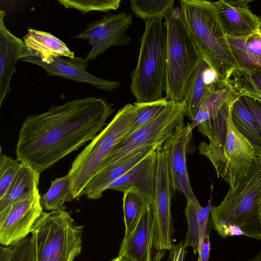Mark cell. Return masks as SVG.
Masks as SVG:
<instances>
[{
  "instance_id": "6da1fadb",
  "label": "cell",
  "mask_w": 261,
  "mask_h": 261,
  "mask_svg": "<svg viewBox=\"0 0 261 261\" xmlns=\"http://www.w3.org/2000/svg\"><path fill=\"white\" fill-rule=\"evenodd\" d=\"M114 112L105 99L87 97L29 116L19 132L16 159L41 173L93 140Z\"/></svg>"
},
{
  "instance_id": "7a4b0ae2",
  "label": "cell",
  "mask_w": 261,
  "mask_h": 261,
  "mask_svg": "<svg viewBox=\"0 0 261 261\" xmlns=\"http://www.w3.org/2000/svg\"><path fill=\"white\" fill-rule=\"evenodd\" d=\"M239 96L240 94L233 90L219 113L197 126L199 132L208 139V143L200 142V154L210 160L217 176L227 182L230 187L247 174L256 152L231 119V107Z\"/></svg>"
},
{
  "instance_id": "3957f363",
  "label": "cell",
  "mask_w": 261,
  "mask_h": 261,
  "mask_svg": "<svg viewBox=\"0 0 261 261\" xmlns=\"http://www.w3.org/2000/svg\"><path fill=\"white\" fill-rule=\"evenodd\" d=\"M210 215L214 228L223 238L244 236L261 240V151L255 152L247 174L212 207Z\"/></svg>"
},
{
  "instance_id": "277c9868",
  "label": "cell",
  "mask_w": 261,
  "mask_h": 261,
  "mask_svg": "<svg viewBox=\"0 0 261 261\" xmlns=\"http://www.w3.org/2000/svg\"><path fill=\"white\" fill-rule=\"evenodd\" d=\"M180 8L188 33L203 60L226 83L239 68L228 38L212 2L180 0Z\"/></svg>"
},
{
  "instance_id": "5b68a950",
  "label": "cell",
  "mask_w": 261,
  "mask_h": 261,
  "mask_svg": "<svg viewBox=\"0 0 261 261\" xmlns=\"http://www.w3.org/2000/svg\"><path fill=\"white\" fill-rule=\"evenodd\" d=\"M162 18L145 22L136 67L131 74L130 91L137 102L162 99L167 80V36Z\"/></svg>"
},
{
  "instance_id": "8992f818",
  "label": "cell",
  "mask_w": 261,
  "mask_h": 261,
  "mask_svg": "<svg viewBox=\"0 0 261 261\" xmlns=\"http://www.w3.org/2000/svg\"><path fill=\"white\" fill-rule=\"evenodd\" d=\"M167 36L166 98L185 101L191 76L203 59L187 31L180 7H173L164 17Z\"/></svg>"
},
{
  "instance_id": "52a82bcc",
  "label": "cell",
  "mask_w": 261,
  "mask_h": 261,
  "mask_svg": "<svg viewBox=\"0 0 261 261\" xmlns=\"http://www.w3.org/2000/svg\"><path fill=\"white\" fill-rule=\"evenodd\" d=\"M136 114L134 104L124 106L77 155L68 173L74 199L79 200L83 196L86 186L100 170L105 159L121 141Z\"/></svg>"
},
{
  "instance_id": "ba28073f",
  "label": "cell",
  "mask_w": 261,
  "mask_h": 261,
  "mask_svg": "<svg viewBox=\"0 0 261 261\" xmlns=\"http://www.w3.org/2000/svg\"><path fill=\"white\" fill-rule=\"evenodd\" d=\"M83 227L74 223L64 207L43 212L31 232L38 261H73L81 252Z\"/></svg>"
},
{
  "instance_id": "9c48e42d",
  "label": "cell",
  "mask_w": 261,
  "mask_h": 261,
  "mask_svg": "<svg viewBox=\"0 0 261 261\" xmlns=\"http://www.w3.org/2000/svg\"><path fill=\"white\" fill-rule=\"evenodd\" d=\"M185 116H186L185 101H169L164 109L151 121L128 139L120 141L115 145L103 161L100 170L125 160L142 148L163 145L177 127L184 123Z\"/></svg>"
},
{
  "instance_id": "30bf717a",
  "label": "cell",
  "mask_w": 261,
  "mask_h": 261,
  "mask_svg": "<svg viewBox=\"0 0 261 261\" xmlns=\"http://www.w3.org/2000/svg\"><path fill=\"white\" fill-rule=\"evenodd\" d=\"M152 206L154 221V248L158 251L171 250L173 246V222L171 200L173 189L170 179L166 151L163 145L157 149Z\"/></svg>"
},
{
  "instance_id": "8fae6325",
  "label": "cell",
  "mask_w": 261,
  "mask_h": 261,
  "mask_svg": "<svg viewBox=\"0 0 261 261\" xmlns=\"http://www.w3.org/2000/svg\"><path fill=\"white\" fill-rule=\"evenodd\" d=\"M133 15L121 12L105 15L100 20L89 23L80 34L74 37L88 41L92 47L85 59L95 60L111 46L128 45L130 38L126 32L133 22Z\"/></svg>"
},
{
  "instance_id": "7c38bea8",
  "label": "cell",
  "mask_w": 261,
  "mask_h": 261,
  "mask_svg": "<svg viewBox=\"0 0 261 261\" xmlns=\"http://www.w3.org/2000/svg\"><path fill=\"white\" fill-rule=\"evenodd\" d=\"M37 188L26 198L0 212V243L4 246L27 238L43 213Z\"/></svg>"
},
{
  "instance_id": "4fadbf2b",
  "label": "cell",
  "mask_w": 261,
  "mask_h": 261,
  "mask_svg": "<svg viewBox=\"0 0 261 261\" xmlns=\"http://www.w3.org/2000/svg\"><path fill=\"white\" fill-rule=\"evenodd\" d=\"M20 60L41 66L48 75H57L76 82L87 83L106 91H111L121 86L120 82L106 80L88 72L86 69L88 61L82 57L68 59L50 57L42 59L23 54Z\"/></svg>"
},
{
  "instance_id": "5bb4252c",
  "label": "cell",
  "mask_w": 261,
  "mask_h": 261,
  "mask_svg": "<svg viewBox=\"0 0 261 261\" xmlns=\"http://www.w3.org/2000/svg\"><path fill=\"white\" fill-rule=\"evenodd\" d=\"M192 131L189 123L185 126L183 123L163 144L166 151L173 190L181 192L187 200L194 193L187 167V154L192 138Z\"/></svg>"
},
{
  "instance_id": "9a60e30c",
  "label": "cell",
  "mask_w": 261,
  "mask_h": 261,
  "mask_svg": "<svg viewBox=\"0 0 261 261\" xmlns=\"http://www.w3.org/2000/svg\"><path fill=\"white\" fill-rule=\"evenodd\" d=\"M154 221L152 206L147 204L134 229L124 236L118 255L132 261L161 260L165 251L154 248Z\"/></svg>"
},
{
  "instance_id": "2e32d148",
  "label": "cell",
  "mask_w": 261,
  "mask_h": 261,
  "mask_svg": "<svg viewBox=\"0 0 261 261\" xmlns=\"http://www.w3.org/2000/svg\"><path fill=\"white\" fill-rule=\"evenodd\" d=\"M251 0H220L213 2L228 38H244L261 31V20L248 7Z\"/></svg>"
},
{
  "instance_id": "e0dca14e",
  "label": "cell",
  "mask_w": 261,
  "mask_h": 261,
  "mask_svg": "<svg viewBox=\"0 0 261 261\" xmlns=\"http://www.w3.org/2000/svg\"><path fill=\"white\" fill-rule=\"evenodd\" d=\"M157 149L148 154L126 173L111 182L107 190L123 193L127 191L136 192L144 197L150 205L152 206L158 159Z\"/></svg>"
},
{
  "instance_id": "ac0fdd59",
  "label": "cell",
  "mask_w": 261,
  "mask_h": 261,
  "mask_svg": "<svg viewBox=\"0 0 261 261\" xmlns=\"http://www.w3.org/2000/svg\"><path fill=\"white\" fill-rule=\"evenodd\" d=\"M6 12L0 11V106L10 91V82L16 64L25 50L22 40L14 35L4 23Z\"/></svg>"
},
{
  "instance_id": "d6986e66",
  "label": "cell",
  "mask_w": 261,
  "mask_h": 261,
  "mask_svg": "<svg viewBox=\"0 0 261 261\" xmlns=\"http://www.w3.org/2000/svg\"><path fill=\"white\" fill-rule=\"evenodd\" d=\"M159 146H150L142 148L125 160L100 170L86 186L83 195H85L91 199H99L111 182L126 173Z\"/></svg>"
},
{
  "instance_id": "ffe728a7",
  "label": "cell",
  "mask_w": 261,
  "mask_h": 261,
  "mask_svg": "<svg viewBox=\"0 0 261 261\" xmlns=\"http://www.w3.org/2000/svg\"><path fill=\"white\" fill-rule=\"evenodd\" d=\"M212 207V198L204 207L200 205L194 193L191 198L187 200L185 212L188 230L184 242L186 247L193 248L195 254H198L204 236L211 228L209 217Z\"/></svg>"
},
{
  "instance_id": "44dd1931",
  "label": "cell",
  "mask_w": 261,
  "mask_h": 261,
  "mask_svg": "<svg viewBox=\"0 0 261 261\" xmlns=\"http://www.w3.org/2000/svg\"><path fill=\"white\" fill-rule=\"evenodd\" d=\"M23 41L25 48L23 54L42 59L50 57L67 58L75 57L74 52L64 42L48 32L28 28Z\"/></svg>"
},
{
  "instance_id": "7402d4cb",
  "label": "cell",
  "mask_w": 261,
  "mask_h": 261,
  "mask_svg": "<svg viewBox=\"0 0 261 261\" xmlns=\"http://www.w3.org/2000/svg\"><path fill=\"white\" fill-rule=\"evenodd\" d=\"M40 174L30 165L20 162L16 175L4 195L0 198V212L31 196L38 188Z\"/></svg>"
},
{
  "instance_id": "603a6c76",
  "label": "cell",
  "mask_w": 261,
  "mask_h": 261,
  "mask_svg": "<svg viewBox=\"0 0 261 261\" xmlns=\"http://www.w3.org/2000/svg\"><path fill=\"white\" fill-rule=\"evenodd\" d=\"M227 38L239 68L250 71L261 67L260 32L247 38Z\"/></svg>"
},
{
  "instance_id": "cb8c5ba5",
  "label": "cell",
  "mask_w": 261,
  "mask_h": 261,
  "mask_svg": "<svg viewBox=\"0 0 261 261\" xmlns=\"http://www.w3.org/2000/svg\"><path fill=\"white\" fill-rule=\"evenodd\" d=\"M240 96L236 98L232 104L230 109L232 121L240 132L251 143L255 151H260L261 128L252 113L240 98Z\"/></svg>"
},
{
  "instance_id": "d4e9b609",
  "label": "cell",
  "mask_w": 261,
  "mask_h": 261,
  "mask_svg": "<svg viewBox=\"0 0 261 261\" xmlns=\"http://www.w3.org/2000/svg\"><path fill=\"white\" fill-rule=\"evenodd\" d=\"M233 90L226 83H219L202 101L195 119L189 124L191 130L201 122L215 116L229 99Z\"/></svg>"
},
{
  "instance_id": "484cf974",
  "label": "cell",
  "mask_w": 261,
  "mask_h": 261,
  "mask_svg": "<svg viewBox=\"0 0 261 261\" xmlns=\"http://www.w3.org/2000/svg\"><path fill=\"white\" fill-rule=\"evenodd\" d=\"M208 65L203 59L200 61L191 76L187 87L185 99L186 116L192 121L195 119L199 106L208 93L213 88L207 86L203 80V72Z\"/></svg>"
},
{
  "instance_id": "4316f807",
  "label": "cell",
  "mask_w": 261,
  "mask_h": 261,
  "mask_svg": "<svg viewBox=\"0 0 261 261\" xmlns=\"http://www.w3.org/2000/svg\"><path fill=\"white\" fill-rule=\"evenodd\" d=\"M227 83L241 96H248L261 102V67L250 71L237 68Z\"/></svg>"
},
{
  "instance_id": "83f0119b",
  "label": "cell",
  "mask_w": 261,
  "mask_h": 261,
  "mask_svg": "<svg viewBox=\"0 0 261 261\" xmlns=\"http://www.w3.org/2000/svg\"><path fill=\"white\" fill-rule=\"evenodd\" d=\"M73 199L67 174L51 181L48 190L40 197V203L43 209L52 211L61 208L66 201Z\"/></svg>"
},
{
  "instance_id": "f1b7e54d",
  "label": "cell",
  "mask_w": 261,
  "mask_h": 261,
  "mask_svg": "<svg viewBox=\"0 0 261 261\" xmlns=\"http://www.w3.org/2000/svg\"><path fill=\"white\" fill-rule=\"evenodd\" d=\"M166 97L149 102H135L137 114L127 128L121 141L128 139L140 128L155 118L168 102Z\"/></svg>"
},
{
  "instance_id": "f546056e",
  "label": "cell",
  "mask_w": 261,
  "mask_h": 261,
  "mask_svg": "<svg viewBox=\"0 0 261 261\" xmlns=\"http://www.w3.org/2000/svg\"><path fill=\"white\" fill-rule=\"evenodd\" d=\"M130 7L136 16L145 22L162 18L174 7L175 0H130Z\"/></svg>"
},
{
  "instance_id": "4dcf8cb0",
  "label": "cell",
  "mask_w": 261,
  "mask_h": 261,
  "mask_svg": "<svg viewBox=\"0 0 261 261\" xmlns=\"http://www.w3.org/2000/svg\"><path fill=\"white\" fill-rule=\"evenodd\" d=\"M147 204H149L146 199L138 193L133 191L124 192L123 211L124 236L128 234L134 229Z\"/></svg>"
},
{
  "instance_id": "1f68e13d",
  "label": "cell",
  "mask_w": 261,
  "mask_h": 261,
  "mask_svg": "<svg viewBox=\"0 0 261 261\" xmlns=\"http://www.w3.org/2000/svg\"><path fill=\"white\" fill-rule=\"evenodd\" d=\"M0 261H38L32 236L7 246L0 247Z\"/></svg>"
},
{
  "instance_id": "d6a6232c",
  "label": "cell",
  "mask_w": 261,
  "mask_h": 261,
  "mask_svg": "<svg viewBox=\"0 0 261 261\" xmlns=\"http://www.w3.org/2000/svg\"><path fill=\"white\" fill-rule=\"evenodd\" d=\"M66 9H74L84 14L90 11L108 12L117 10L121 0H58Z\"/></svg>"
},
{
  "instance_id": "836d02e7",
  "label": "cell",
  "mask_w": 261,
  "mask_h": 261,
  "mask_svg": "<svg viewBox=\"0 0 261 261\" xmlns=\"http://www.w3.org/2000/svg\"><path fill=\"white\" fill-rule=\"evenodd\" d=\"M0 198L6 192L20 166V162L0 152Z\"/></svg>"
},
{
  "instance_id": "e575fe53",
  "label": "cell",
  "mask_w": 261,
  "mask_h": 261,
  "mask_svg": "<svg viewBox=\"0 0 261 261\" xmlns=\"http://www.w3.org/2000/svg\"><path fill=\"white\" fill-rule=\"evenodd\" d=\"M240 98L252 113L261 128V102L246 96H241Z\"/></svg>"
},
{
  "instance_id": "d590c367",
  "label": "cell",
  "mask_w": 261,
  "mask_h": 261,
  "mask_svg": "<svg viewBox=\"0 0 261 261\" xmlns=\"http://www.w3.org/2000/svg\"><path fill=\"white\" fill-rule=\"evenodd\" d=\"M211 228L208 229L203 239L200 251L198 253L197 261H208L210 258V252L211 243L210 240V233Z\"/></svg>"
},
{
  "instance_id": "8d00e7d4",
  "label": "cell",
  "mask_w": 261,
  "mask_h": 261,
  "mask_svg": "<svg viewBox=\"0 0 261 261\" xmlns=\"http://www.w3.org/2000/svg\"><path fill=\"white\" fill-rule=\"evenodd\" d=\"M186 248L184 241L174 245L171 250V261H184L186 254Z\"/></svg>"
},
{
  "instance_id": "74e56055",
  "label": "cell",
  "mask_w": 261,
  "mask_h": 261,
  "mask_svg": "<svg viewBox=\"0 0 261 261\" xmlns=\"http://www.w3.org/2000/svg\"><path fill=\"white\" fill-rule=\"evenodd\" d=\"M240 261H261V250L258 252V253L253 256V257L246 259L242 260Z\"/></svg>"
},
{
  "instance_id": "f35d334b",
  "label": "cell",
  "mask_w": 261,
  "mask_h": 261,
  "mask_svg": "<svg viewBox=\"0 0 261 261\" xmlns=\"http://www.w3.org/2000/svg\"><path fill=\"white\" fill-rule=\"evenodd\" d=\"M111 261H132L126 256L123 255H118L117 257Z\"/></svg>"
},
{
  "instance_id": "ab89813d",
  "label": "cell",
  "mask_w": 261,
  "mask_h": 261,
  "mask_svg": "<svg viewBox=\"0 0 261 261\" xmlns=\"http://www.w3.org/2000/svg\"><path fill=\"white\" fill-rule=\"evenodd\" d=\"M260 36H261V31H260Z\"/></svg>"
},
{
  "instance_id": "60d3db41",
  "label": "cell",
  "mask_w": 261,
  "mask_h": 261,
  "mask_svg": "<svg viewBox=\"0 0 261 261\" xmlns=\"http://www.w3.org/2000/svg\"><path fill=\"white\" fill-rule=\"evenodd\" d=\"M157 261H160V260H157Z\"/></svg>"
}]
</instances>
